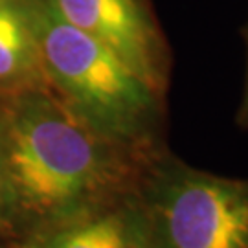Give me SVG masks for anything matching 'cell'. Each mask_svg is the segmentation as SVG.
Masks as SVG:
<instances>
[{
    "label": "cell",
    "mask_w": 248,
    "mask_h": 248,
    "mask_svg": "<svg viewBox=\"0 0 248 248\" xmlns=\"http://www.w3.org/2000/svg\"><path fill=\"white\" fill-rule=\"evenodd\" d=\"M155 155L103 138L52 90H31L17 94L4 169L26 210L72 221L133 195Z\"/></svg>",
    "instance_id": "cell-1"
},
{
    "label": "cell",
    "mask_w": 248,
    "mask_h": 248,
    "mask_svg": "<svg viewBox=\"0 0 248 248\" xmlns=\"http://www.w3.org/2000/svg\"><path fill=\"white\" fill-rule=\"evenodd\" d=\"M48 87L103 138L155 153L164 96L149 89L107 46L72 26L52 0H24Z\"/></svg>",
    "instance_id": "cell-2"
},
{
    "label": "cell",
    "mask_w": 248,
    "mask_h": 248,
    "mask_svg": "<svg viewBox=\"0 0 248 248\" xmlns=\"http://www.w3.org/2000/svg\"><path fill=\"white\" fill-rule=\"evenodd\" d=\"M142 248H248V178L155 155L134 191Z\"/></svg>",
    "instance_id": "cell-3"
},
{
    "label": "cell",
    "mask_w": 248,
    "mask_h": 248,
    "mask_svg": "<svg viewBox=\"0 0 248 248\" xmlns=\"http://www.w3.org/2000/svg\"><path fill=\"white\" fill-rule=\"evenodd\" d=\"M66 22L107 46L129 70L166 96L171 53L149 0H52Z\"/></svg>",
    "instance_id": "cell-4"
},
{
    "label": "cell",
    "mask_w": 248,
    "mask_h": 248,
    "mask_svg": "<svg viewBox=\"0 0 248 248\" xmlns=\"http://www.w3.org/2000/svg\"><path fill=\"white\" fill-rule=\"evenodd\" d=\"M48 85L24 0L0 2V92H31ZM50 89V87H48Z\"/></svg>",
    "instance_id": "cell-5"
},
{
    "label": "cell",
    "mask_w": 248,
    "mask_h": 248,
    "mask_svg": "<svg viewBox=\"0 0 248 248\" xmlns=\"http://www.w3.org/2000/svg\"><path fill=\"white\" fill-rule=\"evenodd\" d=\"M48 248H142V224L134 193L68 221Z\"/></svg>",
    "instance_id": "cell-6"
},
{
    "label": "cell",
    "mask_w": 248,
    "mask_h": 248,
    "mask_svg": "<svg viewBox=\"0 0 248 248\" xmlns=\"http://www.w3.org/2000/svg\"><path fill=\"white\" fill-rule=\"evenodd\" d=\"M243 37L247 43V78H245V89H243V96H241V103L235 114V124L239 129L248 131V22L247 26L243 28Z\"/></svg>",
    "instance_id": "cell-7"
},
{
    "label": "cell",
    "mask_w": 248,
    "mask_h": 248,
    "mask_svg": "<svg viewBox=\"0 0 248 248\" xmlns=\"http://www.w3.org/2000/svg\"><path fill=\"white\" fill-rule=\"evenodd\" d=\"M4 182H6V169H4V160H2V155H0V193H2Z\"/></svg>",
    "instance_id": "cell-8"
},
{
    "label": "cell",
    "mask_w": 248,
    "mask_h": 248,
    "mask_svg": "<svg viewBox=\"0 0 248 248\" xmlns=\"http://www.w3.org/2000/svg\"><path fill=\"white\" fill-rule=\"evenodd\" d=\"M0 2H2V0H0Z\"/></svg>",
    "instance_id": "cell-9"
}]
</instances>
